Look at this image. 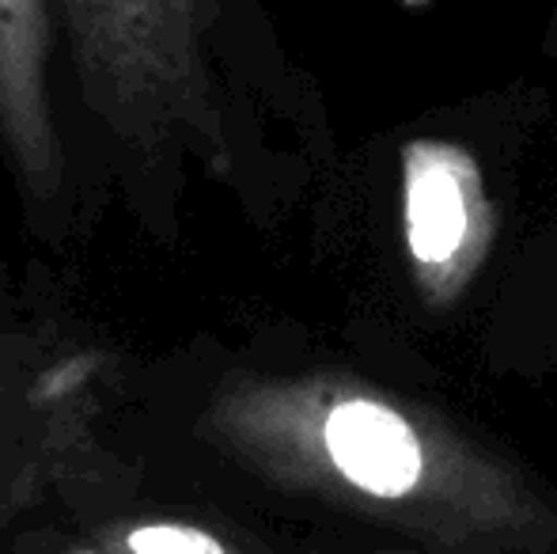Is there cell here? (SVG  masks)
<instances>
[{
	"mask_svg": "<svg viewBox=\"0 0 557 554\" xmlns=\"http://www.w3.org/2000/svg\"><path fill=\"white\" fill-rule=\"evenodd\" d=\"M198 429L255 479L436 554L557 547V509L520 464L352 372H235L209 395Z\"/></svg>",
	"mask_w": 557,
	"mask_h": 554,
	"instance_id": "obj_1",
	"label": "cell"
},
{
	"mask_svg": "<svg viewBox=\"0 0 557 554\" xmlns=\"http://www.w3.org/2000/svg\"><path fill=\"white\" fill-rule=\"evenodd\" d=\"M232 0H58L73 73L88 111L145 178L186 160L232 178V130L221 50Z\"/></svg>",
	"mask_w": 557,
	"mask_h": 554,
	"instance_id": "obj_2",
	"label": "cell"
},
{
	"mask_svg": "<svg viewBox=\"0 0 557 554\" xmlns=\"http://www.w3.org/2000/svg\"><path fill=\"white\" fill-rule=\"evenodd\" d=\"M99 377V349L42 357L23 331L0 327V528L84 456Z\"/></svg>",
	"mask_w": 557,
	"mask_h": 554,
	"instance_id": "obj_3",
	"label": "cell"
},
{
	"mask_svg": "<svg viewBox=\"0 0 557 554\" xmlns=\"http://www.w3.org/2000/svg\"><path fill=\"white\" fill-rule=\"evenodd\" d=\"M403 229L425 304H455L490 259L497 232L485 178L467 148L436 137L403 148Z\"/></svg>",
	"mask_w": 557,
	"mask_h": 554,
	"instance_id": "obj_4",
	"label": "cell"
},
{
	"mask_svg": "<svg viewBox=\"0 0 557 554\" xmlns=\"http://www.w3.org/2000/svg\"><path fill=\"white\" fill-rule=\"evenodd\" d=\"M58 23V0H0V156L35 209L65 190V137L53 107Z\"/></svg>",
	"mask_w": 557,
	"mask_h": 554,
	"instance_id": "obj_5",
	"label": "cell"
},
{
	"mask_svg": "<svg viewBox=\"0 0 557 554\" xmlns=\"http://www.w3.org/2000/svg\"><path fill=\"white\" fill-rule=\"evenodd\" d=\"M114 547L122 554H243L221 535L206 532V528L178 525V520H145V525H129L117 532Z\"/></svg>",
	"mask_w": 557,
	"mask_h": 554,
	"instance_id": "obj_6",
	"label": "cell"
},
{
	"mask_svg": "<svg viewBox=\"0 0 557 554\" xmlns=\"http://www.w3.org/2000/svg\"><path fill=\"white\" fill-rule=\"evenodd\" d=\"M550 46H557V12H554V20H550Z\"/></svg>",
	"mask_w": 557,
	"mask_h": 554,
	"instance_id": "obj_7",
	"label": "cell"
},
{
	"mask_svg": "<svg viewBox=\"0 0 557 554\" xmlns=\"http://www.w3.org/2000/svg\"><path fill=\"white\" fill-rule=\"evenodd\" d=\"M380 554H395V551H380Z\"/></svg>",
	"mask_w": 557,
	"mask_h": 554,
	"instance_id": "obj_8",
	"label": "cell"
}]
</instances>
